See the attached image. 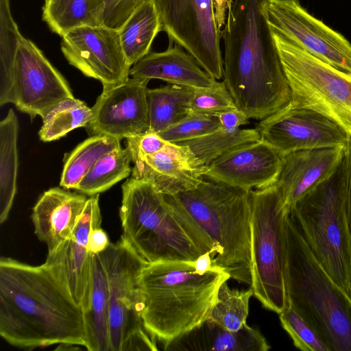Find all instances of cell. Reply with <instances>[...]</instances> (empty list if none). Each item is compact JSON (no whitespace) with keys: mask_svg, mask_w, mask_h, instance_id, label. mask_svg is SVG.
<instances>
[{"mask_svg":"<svg viewBox=\"0 0 351 351\" xmlns=\"http://www.w3.org/2000/svg\"><path fill=\"white\" fill-rule=\"evenodd\" d=\"M230 278L216 266L199 274L194 262L147 263L140 275L144 327L165 344L199 326L209 318L219 287Z\"/></svg>","mask_w":351,"mask_h":351,"instance_id":"277c9868","label":"cell"},{"mask_svg":"<svg viewBox=\"0 0 351 351\" xmlns=\"http://www.w3.org/2000/svg\"><path fill=\"white\" fill-rule=\"evenodd\" d=\"M91 293L88 308L83 311L85 348L89 351H110L109 285L99 254H93Z\"/></svg>","mask_w":351,"mask_h":351,"instance_id":"cb8c5ba5","label":"cell"},{"mask_svg":"<svg viewBox=\"0 0 351 351\" xmlns=\"http://www.w3.org/2000/svg\"><path fill=\"white\" fill-rule=\"evenodd\" d=\"M346 149L343 147L308 149L284 156L276 184L287 206L291 208L330 176L339 166Z\"/></svg>","mask_w":351,"mask_h":351,"instance_id":"ffe728a7","label":"cell"},{"mask_svg":"<svg viewBox=\"0 0 351 351\" xmlns=\"http://www.w3.org/2000/svg\"><path fill=\"white\" fill-rule=\"evenodd\" d=\"M149 81L132 77L103 90L91 107L92 119L85 127L88 134L107 135L121 140L149 131L147 100Z\"/></svg>","mask_w":351,"mask_h":351,"instance_id":"e0dca14e","label":"cell"},{"mask_svg":"<svg viewBox=\"0 0 351 351\" xmlns=\"http://www.w3.org/2000/svg\"><path fill=\"white\" fill-rule=\"evenodd\" d=\"M271 30L312 56L351 74V44L340 33L310 14L298 0H267Z\"/></svg>","mask_w":351,"mask_h":351,"instance_id":"4fadbf2b","label":"cell"},{"mask_svg":"<svg viewBox=\"0 0 351 351\" xmlns=\"http://www.w3.org/2000/svg\"><path fill=\"white\" fill-rule=\"evenodd\" d=\"M217 255L215 252H208L202 254L195 262V271L204 274L213 267V258Z\"/></svg>","mask_w":351,"mask_h":351,"instance_id":"60d3db41","label":"cell"},{"mask_svg":"<svg viewBox=\"0 0 351 351\" xmlns=\"http://www.w3.org/2000/svg\"><path fill=\"white\" fill-rule=\"evenodd\" d=\"M181 46L169 44L164 51H150L131 66L132 77L160 80L193 88L210 87L217 82Z\"/></svg>","mask_w":351,"mask_h":351,"instance_id":"7402d4cb","label":"cell"},{"mask_svg":"<svg viewBox=\"0 0 351 351\" xmlns=\"http://www.w3.org/2000/svg\"><path fill=\"white\" fill-rule=\"evenodd\" d=\"M72 97L66 80L21 34L10 0H0V106L12 104L33 119Z\"/></svg>","mask_w":351,"mask_h":351,"instance_id":"52a82bcc","label":"cell"},{"mask_svg":"<svg viewBox=\"0 0 351 351\" xmlns=\"http://www.w3.org/2000/svg\"><path fill=\"white\" fill-rule=\"evenodd\" d=\"M347 152L334 173L309 191L290 213L316 258L351 299V235L346 198Z\"/></svg>","mask_w":351,"mask_h":351,"instance_id":"ba28073f","label":"cell"},{"mask_svg":"<svg viewBox=\"0 0 351 351\" xmlns=\"http://www.w3.org/2000/svg\"><path fill=\"white\" fill-rule=\"evenodd\" d=\"M121 189L122 236L147 263L195 262L208 252L221 253L220 246L172 195L133 177Z\"/></svg>","mask_w":351,"mask_h":351,"instance_id":"3957f363","label":"cell"},{"mask_svg":"<svg viewBox=\"0 0 351 351\" xmlns=\"http://www.w3.org/2000/svg\"><path fill=\"white\" fill-rule=\"evenodd\" d=\"M131 162L128 147L114 149L99 158L74 190L88 197L99 195L132 173Z\"/></svg>","mask_w":351,"mask_h":351,"instance_id":"f546056e","label":"cell"},{"mask_svg":"<svg viewBox=\"0 0 351 351\" xmlns=\"http://www.w3.org/2000/svg\"><path fill=\"white\" fill-rule=\"evenodd\" d=\"M250 191L204 178L195 188L172 196L220 246L213 266L251 286Z\"/></svg>","mask_w":351,"mask_h":351,"instance_id":"8992f818","label":"cell"},{"mask_svg":"<svg viewBox=\"0 0 351 351\" xmlns=\"http://www.w3.org/2000/svg\"><path fill=\"white\" fill-rule=\"evenodd\" d=\"M87 196L54 187L44 192L33 208L32 221L37 238L48 254L72 234L84 208Z\"/></svg>","mask_w":351,"mask_h":351,"instance_id":"44dd1931","label":"cell"},{"mask_svg":"<svg viewBox=\"0 0 351 351\" xmlns=\"http://www.w3.org/2000/svg\"><path fill=\"white\" fill-rule=\"evenodd\" d=\"M121 148L120 140L107 135L90 136L67 154L60 185L75 189L80 182L104 155Z\"/></svg>","mask_w":351,"mask_h":351,"instance_id":"f1b7e54d","label":"cell"},{"mask_svg":"<svg viewBox=\"0 0 351 351\" xmlns=\"http://www.w3.org/2000/svg\"><path fill=\"white\" fill-rule=\"evenodd\" d=\"M0 335L21 349L85 347L83 311L43 265L1 257Z\"/></svg>","mask_w":351,"mask_h":351,"instance_id":"6da1fadb","label":"cell"},{"mask_svg":"<svg viewBox=\"0 0 351 351\" xmlns=\"http://www.w3.org/2000/svg\"><path fill=\"white\" fill-rule=\"evenodd\" d=\"M238 108L224 82H217L210 87L194 88L190 110L194 112L216 114Z\"/></svg>","mask_w":351,"mask_h":351,"instance_id":"d590c367","label":"cell"},{"mask_svg":"<svg viewBox=\"0 0 351 351\" xmlns=\"http://www.w3.org/2000/svg\"><path fill=\"white\" fill-rule=\"evenodd\" d=\"M110 243L106 232L99 227L90 234L88 250L92 254H98L104 251Z\"/></svg>","mask_w":351,"mask_h":351,"instance_id":"ab89813d","label":"cell"},{"mask_svg":"<svg viewBox=\"0 0 351 351\" xmlns=\"http://www.w3.org/2000/svg\"><path fill=\"white\" fill-rule=\"evenodd\" d=\"M19 123L10 108L0 122V223L5 222L11 210L16 191L19 155Z\"/></svg>","mask_w":351,"mask_h":351,"instance_id":"484cf974","label":"cell"},{"mask_svg":"<svg viewBox=\"0 0 351 351\" xmlns=\"http://www.w3.org/2000/svg\"><path fill=\"white\" fill-rule=\"evenodd\" d=\"M348 157V176L347 183V198H346V209L348 227L351 235V141L349 146L346 149Z\"/></svg>","mask_w":351,"mask_h":351,"instance_id":"b9f144b4","label":"cell"},{"mask_svg":"<svg viewBox=\"0 0 351 351\" xmlns=\"http://www.w3.org/2000/svg\"><path fill=\"white\" fill-rule=\"evenodd\" d=\"M213 1L217 25L221 29L226 23L228 0H213Z\"/></svg>","mask_w":351,"mask_h":351,"instance_id":"7bdbcfd3","label":"cell"},{"mask_svg":"<svg viewBox=\"0 0 351 351\" xmlns=\"http://www.w3.org/2000/svg\"><path fill=\"white\" fill-rule=\"evenodd\" d=\"M61 37V51L68 62L85 76L99 80L103 90L126 82L131 66L120 42L119 30L100 25H82Z\"/></svg>","mask_w":351,"mask_h":351,"instance_id":"9a60e30c","label":"cell"},{"mask_svg":"<svg viewBox=\"0 0 351 351\" xmlns=\"http://www.w3.org/2000/svg\"><path fill=\"white\" fill-rule=\"evenodd\" d=\"M127 147L130 150L132 158L153 154L164 148L169 142L162 138L159 134L148 131L147 132L127 138Z\"/></svg>","mask_w":351,"mask_h":351,"instance_id":"74e56055","label":"cell"},{"mask_svg":"<svg viewBox=\"0 0 351 351\" xmlns=\"http://www.w3.org/2000/svg\"><path fill=\"white\" fill-rule=\"evenodd\" d=\"M92 116L91 108L84 101L74 97L66 98L42 117L39 138L44 142L58 140L76 128H85Z\"/></svg>","mask_w":351,"mask_h":351,"instance_id":"4dcf8cb0","label":"cell"},{"mask_svg":"<svg viewBox=\"0 0 351 351\" xmlns=\"http://www.w3.org/2000/svg\"><path fill=\"white\" fill-rule=\"evenodd\" d=\"M104 0H45L42 19L60 36L82 25L102 24Z\"/></svg>","mask_w":351,"mask_h":351,"instance_id":"4316f807","label":"cell"},{"mask_svg":"<svg viewBox=\"0 0 351 351\" xmlns=\"http://www.w3.org/2000/svg\"><path fill=\"white\" fill-rule=\"evenodd\" d=\"M220 127L219 120L215 115L190 110L183 119L159 134L167 142L179 143L203 136Z\"/></svg>","mask_w":351,"mask_h":351,"instance_id":"e575fe53","label":"cell"},{"mask_svg":"<svg viewBox=\"0 0 351 351\" xmlns=\"http://www.w3.org/2000/svg\"><path fill=\"white\" fill-rule=\"evenodd\" d=\"M161 31L155 0H145L119 30L123 51L131 66L151 51L154 38Z\"/></svg>","mask_w":351,"mask_h":351,"instance_id":"d4e9b609","label":"cell"},{"mask_svg":"<svg viewBox=\"0 0 351 351\" xmlns=\"http://www.w3.org/2000/svg\"><path fill=\"white\" fill-rule=\"evenodd\" d=\"M161 30L169 44H176L190 53L215 80L223 73L220 48L221 29L213 0H155Z\"/></svg>","mask_w":351,"mask_h":351,"instance_id":"7c38bea8","label":"cell"},{"mask_svg":"<svg viewBox=\"0 0 351 351\" xmlns=\"http://www.w3.org/2000/svg\"><path fill=\"white\" fill-rule=\"evenodd\" d=\"M102 24L119 30L134 10L145 0H104Z\"/></svg>","mask_w":351,"mask_h":351,"instance_id":"8d00e7d4","label":"cell"},{"mask_svg":"<svg viewBox=\"0 0 351 351\" xmlns=\"http://www.w3.org/2000/svg\"><path fill=\"white\" fill-rule=\"evenodd\" d=\"M283 156L263 139L243 144L206 167L204 178L246 191L275 184Z\"/></svg>","mask_w":351,"mask_h":351,"instance_id":"ac0fdd59","label":"cell"},{"mask_svg":"<svg viewBox=\"0 0 351 351\" xmlns=\"http://www.w3.org/2000/svg\"><path fill=\"white\" fill-rule=\"evenodd\" d=\"M270 346L256 329L245 324L230 331L207 319L199 326L164 344L165 350L267 351Z\"/></svg>","mask_w":351,"mask_h":351,"instance_id":"603a6c76","label":"cell"},{"mask_svg":"<svg viewBox=\"0 0 351 351\" xmlns=\"http://www.w3.org/2000/svg\"><path fill=\"white\" fill-rule=\"evenodd\" d=\"M256 129L261 138L282 156L308 149L343 147L351 136L339 125L325 115L297 105L292 100L261 120Z\"/></svg>","mask_w":351,"mask_h":351,"instance_id":"5bb4252c","label":"cell"},{"mask_svg":"<svg viewBox=\"0 0 351 351\" xmlns=\"http://www.w3.org/2000/svg\"><path fill=\"white\" fill-rule=\"evenodd\" d=\"M285 240L288 304L313 326L330 351H351V299L316 258L290 209Z\"/></svg>","mask_w":351,"mask_h":351,"instance_id":"5b68a950","label":"cell"},{"mask_svg":"<svg viewBox=\"0 0 351 351\" xmlns=\"http://www.w3.org/2000/svg\"><path fill=\"white\" fill-rule=\"evenodd\" d=\"M194 88L171 84L147 88L149 131L159 134L183 119L190 110Z\"/></svg>","mask_w":351,"mask_h":351,"instance_id":"83f0119b","label":"cell"},{"mask_svg":"<svg viewBox=\"0 0 351 351\" xmlns=\"http://www.w3.org/2000/svg\"><path fill=\"white\" fill-rule=\"evenodd\" d=\"M132 177L150 182L166 195L195 188L206 169L186 146L169 142L156 153L132 158Z\"/></svg>","mask_w":351,"mask_h":351,"instance_id":"d6986e66","label":"cell"},{"mask_svg":"<svg viewBox=\"0 0 351 351\" xmlns=\"http://www.w3.org/2000/svg\"><path fill=\"white\" fill-rule=\"evenodd\" d=\"M259 139L256 128L230 130L221 126L203 136L178 144L186 146L198 162L206 167L232 149Z\"/></svg>","mask_w":351,"mask_h":351,"instance_id":"1f68e13d","label":"cell"},{"mask_svg":"<svg viewBox=\"0 0 351 351\" xmlns=\"http://www.w3.org/2000/svg\"><path fill=\"white\" fill-rule=\"evenodd\" d=\"M252 289L240 291L231 289L224 282L219 289L217 298L208 319L223 329L237 331L245 324Z\"/></svg>","mask_w":351,"mask_h":351,"instance_id":"d6a6232c","label":"cell"},{"mask_svg":"<svg viewBox=\"0 0 351 351\" xmlns=\"http://www.w3.org/2000/svg\"><path fill=\"white\" fill-rule=\"evenodd\" d=\"M279 319L295 348L302 351H330L313 326L290 305L279 313Z\"/></svg>","mask_w":351,"mask_h":351,"instance_id":"836d02e7","label":"cell"},{"mask_svg":"<svg viewBox=\"0 0 351 351\" xmlns=\"http://www.w3.org/2000/svg\"><path fill=\"white\" fill-rule=\"evenodd\" d=\"M223 128L236 130L245 125L249 120L247 115L239 108L223 111L215 114Z\"/></svg>","mask_w":351,"mask_h":351,"instance_id":"f35d334b","label":"cell"},{"mask_svg":"<svg viewBox=\"0 0 351 351\" xmlns=\"http://www.w3.org/2000/svg\"><path fill=\"white\" fill-rule=\"evenodd\" d=\"M291 100L339 125L351 136V74L312 56L272 30Z\"/></svg>","mask_w":351,"mask_h":351,"instance_id":"8fae6325","label":"cell"},{"mask_svg":"<svg viewBox=\"0 0 351 351\" xmlns=\"http://www.w3.org/2000/svg\"><path fill=\"white\" fill-rule=\"evenodd\" d=\"M98 254L109 285L110 351L158 350L141 315L140 275L147 263L123 236Z\"/></svg>","mask_w":351,"mask_h":351,"instance_id":"30bf717a","label":"cell"},{"mask_svg":"<svg viewBox=\"0 0 351 351\" xmlns=\"http://www.w3.org/2000/svg\"><path fill=\"white\" fill-rule=\"evenodd\" d=\"M267 0H228L221 29L223 82L237 107L263 120L291 100V89L268 23Z\"/></svg>","mask_w":351,"mask_h":351,"instance_id":"7a4b0ae2","label":"cell"},{"mask_svg":"<svg viewBox=\"0 0 351 351\" xmlns=\"http://www.w3.org/2000/svg\"><path fill=\"white\" fill-rule=\"evenodd\" d=\"M101 223L99 195L88 197L72 234L54 252L47 254L43 264L83 311L89 306L91 293L93 254L88 250V238Z\"/></svg>","mask_w":351,"mask_h":351,"instance_id":"2e32d148","label":"cell"},{"mask_svg":"<svg viewBox=\"0 0 351 351\" xmlns=\"http://www.w3.org/2000/svg\"><path fill=\"white\" fill-rule=\"evenodd\" d=\"M252 284L253 295L278 314L288 305L285 285V223L290 209L276 182L252 190Z\"/></svg>","mask_w":351,"mask_h":351,"instance_id":"9c48e42d","label":"cell"}]
</instances>
